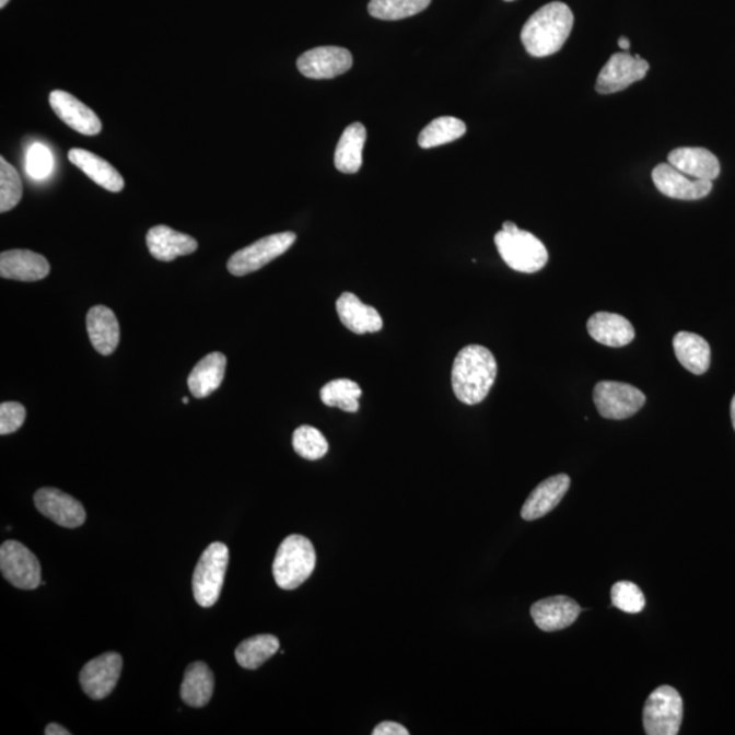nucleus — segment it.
<instances>
[{
	"mask_svg": "<svg viewBox=\"0 0 735 735\" xmlns=\"http://www.w3.org/2000/svg\"><path fill=\"white\" fill-rule=\"evenodd\" d=\"M573 14L565 3L545 4L527 20L521 38L526 51L534 58H547L560 51L570 37Z\"/></svg>",
	"mask_w": 735,
	"mask_h": 735,
	"instance_id": "f03ea898",
	"label": "nucleus"
},
{
	"mask_svg": "<svg viewBox=\"0 0 735 735\" xmlns=\"http://www.w3.org/2000/svg\"><path fill=\"white\" fill-rule=\"evenodd\" d=\"M587 330L595 341L609 348L627 347L637 336L631 322L610 312H597L590 317Z\"/></svg>",
	"mask_w": 735,
	"mask_h": 735,
	"instance_id": "412c9836",
	"label": "nucleus"
},
{
	"mask_svg": "<svg viewBox=\"0 0 735 735\" xmlns=\"http://www.w3.org/2000/svg\"><path fill=\"white\" fill-rule=\"evenodd\" d=\"M674 353L679 364L695 375H704L711 364L709 342L698 334L679 331L673 339Z\"/></svg>",
	"mask_w": 735,
	"mask_h": 735,
	"instance_id": "a878e982",
	"label": "nucleus"
},
{
	"mask_svg": "<svg viewBox=\"0 0 735 735\" xmlns=\"http://www.w3.org/2000/svg\"><path fill=\"white\" fill-rule=\"evenodd\" d=\"M650 70L648 60L639 55L618 52L611 55L600 70L595 91L599 94H612L626 91L634 82L642 81Z\"/></svg>",
	"mask_w": 735,
	"mask_h": 735,
	"instance_id": "9d476101",
	"label": "nucleus"
},
{
	"mask_svg": "<svg viewBox=\"0 0 735 735\" xmlns=\"http://www.w3.org/2000/svg\"><path fill=\"white\" fill-rule=\"evenodd\" d=\"M505 2H514V0H505Z\"/></svg>",
	"mask_w": 735,
	"mask_h": 735,
	"instance_id": "c03bdc74",
	"label": "nucleus"
},
{
	"mask_svg": "<svg viewBox=\"0 0 735 735\" xmlns=\"http://www.w3.org/2000/svg\"><path fill=\"white\" fill-rule=\"evenodd\" d=\"M731 413H732V421H733V427H734V431H735V395H734V398L732 400Z\"/></svg>",
	"mask_w": 735,
	"mask_h": 735,
	"instance_id": "a19ab883",
	"label": "nucleus"
},
{
	"mask_svg": "<svg viewBox=\"0 0 735 735\" xmlns=\"http://www.w3.org/2000/svg\"><path fill=\"white\" fill-rule=\"evenodd\" d=\"M86 328L93 348L100 354H113L120 341L119 322L108 306L96 305L88 312Z\"/></svg>",
	"mask_w": 735,
	"mask_h": 735,
	"instance_id": "5701e85b",
	"label": "nucleus"
},
{
	"mask_svg": "<svg viewBox=\"0 0 735 735\" xmlns=\"http://www.w3.org/2000/svg\"><path fill=\"white\" fill-rule=\"evenodd\" d=\"M366 130L361 122H353L343 131L336 150V166L342 174H358L363 165Z\"/></svg>",
	"mask_w": 735,
	"mask_h": 735,
	"instance_id": "cd10ccee",
	"label": "nucleus"
},
{
	"mask_svg": "<svg viewBox=\"0 0 735 735\" xmlns=\"http://www.w3.org/2000/svg\"><path fill=\"white\" fill-rule=\"evenodd\" d=\"M669 164L698 180H715L721 175L720 160L703 148H678L669 154Z\"/></svg>",
	"mask_w": 735,
	"mask_h": 735,
	"instance_id": "aec40b11",
	"label": "nucleus"
},
{
	"mask_svg": "<svg viewBox=\"0 0 735 735\" xmlns=\"http://www.w3.org/2000/svg\"><path fill=\"white\" fill-rule=\"evenodd\" d=\"M54 158L42 143L32 144L26 153V174L35 180L47 179L52 174Z\"/></svg>",
	"mask_w": 735,
	"mask_h": 735,
	"instance_id": "c9c22d12",
	"label": "nucleus"
},
{
	"mask_svg": "<svg viewBox=\"0 0 735 735\" xmlns=\"http://www.w3.org/2000/svg\"><path fill=\"white\" fill-rule=\"evenodd\" d=\"M230 564V549L222 542L210 544L195 568L192 592L202 608H211L219 600Z\"/></svg>",
	"mask_w": 735,
	"mask_h": 735,
	"instance_id": "39448f33",
	"label": "nucleus"
},
{
	"mask_svg": "<svg viewBox=\"0 0 735 735\" xmlns=\"http://www.w3.org/2000/svg\"><path fill=\"white\" fill-rule=\"evenodd\" d=\"M26 409L19 402H3L0 405V434L14 433L24 425Z\"/></svg>",
	"mask_w": 735,
	"mask_h": 735,
	"instance_id": "e433bc0d",
	"label": "nucleus"
},
{
	"mask_svg": "<svg viewBox=\"0 0 735 735\" xmlns=\"http://www.w3.org/2000/svg\"><path fill=\"white\" fill-rule=\"evenodd\" d=\"M645 395L632 384L599 382L594 388V404L598 413L608 420H627L643 408Z\"/></svg>",
	"mask_w": 735,
	"mask_h": 735,
	"instance_id": "6e6552de",
	"label": "nucleus"
},
{
	"mask_svg": "<svg viewBox=\"0 0 735 735\" xmlns=\"http://www.w3.org/2000/svg\"><path fill=\"white\" fill-rule=\"evenodd\" d=\"M316 565V551L308 538L293 534L283 539L277 550L272 573L277 586L294 590L312 575Z\"/></svg>",
	"mask_w": 735,
	"mask_h": 735,
	"instance_id": "7ed1b4c3",
	"label": "nucleus"
},
{
	"mask_svg": "<svg viewBox=\"0 0 735 735\" xmlns=\"http://www.w3.org/2000/svg\"><path fill=\"white\" fill-rule=\"evenodd\" d=\"M581 611L576 600L564 595L538 600L530 610L534 622L544 632L561 631L572 626Z\"/></svg>",
	"mask_w": 735,
	"mask_h": 735,
	"instance_id": "f3484780",
	"label": "nucleus"
},
{
	"mask_svg": "<svg viewBox=\"0 0 735 735\" xmlns=\"http://www.w3.org/2000/svg\"><path fill=\"white\" fill-rule=\"evenodd\" d=\"M49 271L48 260L33 250L11 249L0 255V276L5 280L36 282L44 280Z\"/></svg>",
	"mask_w": 735,
	"mask_h": 735,
	"instance_id": "dca6fc26",
	"label": "nucleus"
},
{
	"mask_svg": "<svg viewBox=\"0 0 735 735\" xmlns=\"http://www.w3.org/2000/svg\"><path fill=\"white\" fill-rule=\"evenodd\" d=\"M69 160L80 168L89 179L98 184L109 192H120L125 188V179L113 165L98 155L83 149H71Z\"/></svg>",
	"mask_w": 735,
	"mask_h": 735,
	"instance_id": "b1692460",
	"label": "nucleus"
},
{
	"mask_svg": "<svg viewBox=\"0 0 735 735\" xmlns=\"http://www.w3.org/2000/svg\"><path fill=\"white\" fill-rule=\"evenodd\" d=\"M571 487V478L567 475H557L548 478L533 490L525 505L522 506V517L525 521H537L548 515L560 504L568 489Z\"/></svg>",
	"mask_w": 735,
	"mask_h": 735,
	"instance_id": "a211bd4d",
	"label": "nucleus"
},
{
	"mask_svg": "<svg viewBox=\"0 0 735 735\" xmlns=\"http://www.w3.org/2000/svg\"><path fill=\"white\" fill-rule=\"evenodd\" d=\"M22 198V182L19 172L0 158V211L14 209Z\"/></svg>",
	"mask_w": 735,
	"mask_h": 735,
	"instance_id": "72a5a7b5",
	"label": "nucleus"
},
{
	"mask_svg": "<svg viewBox=\"0 0 735 735\" xmlns=\"http://www.w3.org/2000/svg\"><path fill=\"white\" fill-rule=\"evenodd\" d=\"M147 244L153 258L161 261H172L198 249V242L194 237L166 225L153 226L148 232Z\"/></svg>",
	"mask_w": 735,
	"mask_h": 735,
	"instance_id": "4be33fe9",
	"label": "nucleus"
},
{
	"mask_svg": "<svg viewBox=\"0 0 735 735\" xmlns=\"http://www.w3.org/2000/svg\"><path fill=\"white\" fill-rule=\"evenodd\" d=\"M498 376V363L492 352L481 345H469L456 355L451 372L455 397L465 405L481 404Z\"/></svg>",
	"mask_w": 735,
	"mask_h": 735,
	"instance_id": "f257e3e1",
	"label": "nucleus"
},
{
	"mask_svg": "<svg viewBox=\"0 0 735 735\" xmlns=\"http://www.w3.org/2000/svg\"><path fill=\"white\" fill-rule=\"evenodd\" d=\"M373 735H409V731L397 722H382L372 732Z\"/></svg>",
	"mask_w": 735,
	"mask_h": 735,
	"instance_id": "4c0bfd02",
	"label": "nucleus"
},
{
	"mask_svg": "<svg viewBox=\"0 0 735 735\" xmlns=\"http://www.w3.org/2000/svg\"><path fill=\"white\" fill-rule=\"evenodd\" d=\"M611 604L617 609L637 615L644 609V594L638 584L627 581L618 582L611 587Z\"/></svg>",
	"mask_w": 735,
	"mask_h": 735,
	"instance_id": "f704fd0d",
	"label": "nucleus"
},
{
	"mask_svg": "<svg viewBox=\"0 0 735 735\" xmlns=\"http://www.w3.org/2000/svg\"><path fill=\"white\" fill-rule=\"evenodd\" d=\"M122 660L118 653H105L88 662L80 674L83 692L93 700L107 698L119 681Z\"/></svg>",
	"mask_w": 735,
	"mask_h": 735,
	"instance_id": "f8f14e48",
	"label": "nucleus"
},
{
	"mask_svg": "<svg viewBox=\"0 0 735 735\" xmlns=\"http://www.w3.org/2000/svg\"><path fill=\"white\" fill-rule=\"evenodd\" d=\"M431 2L432 0H371L368 11L373 19L399 21L420 14Z\"/></svg>",
	"mask_w": 735,
	"mask_h": 735,
	"instance_id": "2f4dec72",
	"label": "nucleus"
},
{
	"mask_svg": "<svg viewBox=\"0 0 735 735\" xmlns=\"http://www.w3.org/2000/svg\"><path fill=\"white\" fill-rule=\"evenodd\" d=\"M467 127L460 119L443 116L434 119L420 132L419 144L422 149L442 147L465 136Z\"/></svg>",
	"mask_w": 735,
	"mask_h": 735,
	"instance_id": "7c9ffc66",
	"label": "nucleus"
},
{
	"mask_svg": "<svg viewBox=\"0 0 735 735\" xmlns=\"http://www.w3.org/2000/svg\"><path fill=\"white\" fill-rule=\"evenodd\" d=\"M280 650V640L275 634H258L249 638L236 649V660L244 669H259L266 661Z\"/></svg>",
	"mask_w": 735,
	"mask_h": 735,
	"instance_id": "c85d7f7f",
	"label": "nucleus"
},
{
	"mask_svg": "<svg viewBox=\"0 0 735 735\" xmlns=\"http://www.w3.org/2000/svg\"><path fill=\"white\" fill-rule=\"evenodd\" d=\"M363 395L358 383L349 378H337L328 382L320 389L322 402L328 408H338L348 413H358L360 409L359 399Z\"/></svg>",
	"mask_w": 735,
	"mask_h": 735,
	"instance_id": "c756f323",
	"label": "nucleus"
},
{
	"mask_svg": "<svg viewBox=\"0 0 735 735\" xmlns=\"http://www.w3.org/2000/svg\"><path fill=\"white\" fill-rule=\"evenodd\" d=\"M353 57L347 48L317 47L298 60V69L311 80H331L352 69Z\"/></svg>",
	"mask_w": 735,
	"mask_h": 735,
	"instance_id": "9b49d317",
	"label": "nucleus"
},
{
	"mask_svg": "<svg viewBox=\"0 0 735 735\" xmlns=\"http://www.w3.org/2000/svg\"><path fill=\"white\" fill-rule=\"evenodd\" d=\"M226 370L225 354L214 352L206 355L194 366L188 376V388L195 398H208L224 382Z\"/></svg>",
	"mask_w": 735,
	"mask_h": 735,
	"instance_id": "393cba45",
	"label": "nucleus"
},
{
	"mask_svg": "<svg viewBox=\"0 0 735 735\" xmlns=\"http://www.w3.org/2000/svg\"><path fill=\"white\" fill-rule=\"evenodd\" d=\"M214 692V674L203 662H194L187 667L182 684V699L194 709L209 703Z\"/></svg>",
	"mask_w": 735,
	"mask_h": 735,
	"instance_id": "bb28decb",
	"label": "nucleus"
},
{
	"mask_svg": "<svg viewBox=\"0 0 735 735\" xmlns=\"http://www.w3.org/2000/svg\"><path fill=\"white\" fill-rule=\"evenodd\" d=\"M684 703L681 695L669 685H662L649 696L643 711L645 733L677 735L681 727Z\"/></svg>",
	"mask_w": 735,
	"mask_h": 735,
	"instance_id": "423d86ee",
	"label": "nucleus"
},
{
	"mask_svg": "<svg viewBox=\"0 0 735 735\" xmlns=\"http://www.w3.org/2000/svg\"><path fill=\"white\" fill-rule=\"evenodd\" d=\"M296 233L282 232L266 236L248 245L231 256L228 260V270L232 276L244 277L269 265L270 261L285 254L296 242Z\"/></svg>",
	"mask_w": 735,
	"mask_h": 735,
	"instance_id": "0eeeda50",
	"label": "nucleus"
},
{
	"mask_svg": "<svg viewBox=\"0 0 735 735\" xmlns=\"http://www.w3.org/2000/svg\"><path fill=\"white\" fill-rule=\"evenodd\" d=\"M35 504L38 512L61 527L77 528L86 521V512L80 501L59 489L37 490Z\"/></svg>",
	"mask_w": 735,
	"mask_h": 735,
	"instance_id": "ddd939ff",
	"label": "nucleus"
},
{
	"mask_svg": "<svg viewBox=\"0 0 735 735\" xmlns=\"http://www.w3.org/2000/svg\"><path fill=\"white\" fill-rule=\"evenodd\" d=\"M293 448L302 458L317 460L327 454L328 443L319 429L303 425L293 433Z\"/></svg>",
	"mask_w": 735,
	"mask_h": 735,
	"instance_id": "473e14b6",
	"label": "nucleus"
},
{
	"mask_svg": "<svg viewBox=\"0 0 735 735\" xmlns=\"http://www.w3.org/2000/svg\"><path fill=\"white\" fill-rule=\"evenodd\" d=\"M618 47H620L623 52H628L629 48H631V42H629L626 36H622L618 38Z\"/></svg>",
	"mask_w": 735,
	"mask_h": 735,
	"instance_id": "ea45409f",
	"label": "nucleus"
},
{
	"mask_svg": "<svg viewBox=\"0 0 735 735\" xmlns=\"http://www.w3.org/2000/svg\"><path fill=\"white\" fill-rule=\"evenodd\" d=\"M10 0H0V9H4L5 4H8Z\"/></svg>",
	"mask_w": 735,
	"mask_h": 735,
	"instance_id": "79ce46f5",
	"label": "nucleus"
},
{
	"mask_svg": "<svg viewBox=\"0 0 735 735\" xmlns=\"http://www.w3.org/2000/svg\"><path fill=\"white\" fill-rule=\"evenodd\" d=\"M49 104L55 115L82 136L93 137L102 131L103 125L98 116L88 105L72 94L63 91H54L49 94Z\"/></svg>",
	"mask_w": 735,
	"mask_h": 735,
	"instance_id": "4468645a",
	"label": "nucleus"
},
{
	"mask_svg": "<svg viewBox=\"0 0 735 735\" xmlns=\"http://www.w3.org/2000/svg\"><path fill=\"white\" fill-rule=\"evenodd\" d=\"M0 570L5 581L21 590L42 586L40 562L30 549L16 541H5L0 548Z\"/></svg>",
	"mask_w": 735,
	"mask_h": 735,
	"instance_id": "1a4fd4ad",
	"label": "nucleus"
},
{
	"mask_svg": "<svg viewBox=\"0 0 735 735\" xmlns=\"http://www.w3.org/2000/svg\"><path fill=\"white\" fill-rule=\"evenodd\" d=\"M651 176L658 191L673 199L698 200L712 191V182L692 179L669 163L656 165Z\"/></svg>",
	"mask_w": 735,
	"mask_h": 735,
	"instance_id": "2eb2a0df",
	"label": "nucleus"
},
{
	"mask_svg": "<svg viewBox=\"0 0 735 735\" xmlns=\"http://www.w3.org/2000/svg\"><path fill=\"white\" fill-rule=\"evenodd\" d=\"M339 320L348 330L363 336V334L378 332L383 328L381 314L371 305H366L350 292H345L337 300Z\"/></svg>",
	"mask_w": 735,
	"mask_h": 735,
	"instance_id": "6ab92c4d",
	"label": "nucleus"
},
{
	"mask_svg": "<svg viewBox=\"0 0 735 735\" xmlns=\"http://www.w3.org/2000/svg\"><path fill=\"white\" fill-rule=\"evenodd\" d=\"M494 244L501 258L512 270L533 275L548 264L549 254L544 243L533 233L520 228L495 233Z\"/></svg>",
	"mask_w": 735,
	"mask_h": 735,
	"instance_id": "20e7f679",
	"label": "nucleus"
},
{
	"mask_svg": "<svg viewBox=\"0 0 735 735\" xmlns=\"http://www.w3.org/2000/svg\"><path fill=\"white\" fill-rule=\"evenodd\" d=\"M47 735H70L71 733L67 731L63 726L57 725V723H51L46 728Z\"/></svg>",
	"mask_w": 735,
	"mask_h": 735,
	"instance_id": "58836bf2",
	"label": "nucleus"
},
{
	"mask_svg": "<svg viewBox=\"0 0 735 735\" xmlns=\"http://www.w3.org/2000/svg\"><path fill=\"white\" fill-rule=\"evenodd\" d=\"M188 402H189L188 398H187V397H184V398H183V404H184V405H188Z\"/></svg>",
	"mask_w": 735,
	"mask_h": 735,
	"instance_id": "37998d69",
	"label": "nucleus"
}]
</instances>
